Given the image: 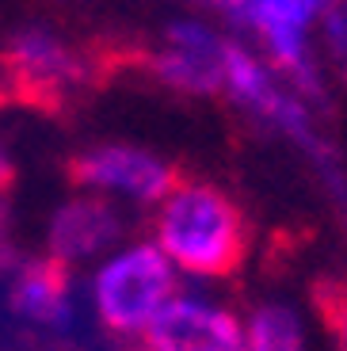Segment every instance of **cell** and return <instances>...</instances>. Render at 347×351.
<instances>
[{
  "instance_id": "cell-1",
  "label": "cell",
  "mask_w": 347,
  "mask_h": 351,
  "mask_svg": "<svg viewBox=\"0 0 347 351\" xmlns=\"http://www.w3.org/2000/svg\"><path fill=\"white\" fill-rule=\"evenodd\" d=\"M153 241L183 279H226L248 252V229L222 187L176 180L153 206Z\"/></svg>"
},
{
  "instance_id": "cell-2",
  "label": "cell",
  "mask_w": 347,
  "mask_h": 351,
  "mask_svg": "<svg viewBox=\"0 0 347 351\" xmlns=\"http://www.w3.org/2000/svg\"><path fill=\"white\" fill-rule=\"evenodd\" d=\"M180 287L183 275L176 271V263L160 252L153 237L122 241L96 260V271L88 282V302H92L96 321L111 336L138 340Z\"/></svg>"
},
{
  "instance_id": "cell-3",
  "label": "cell",
  "mask_w": 347,
  "mask_h": 351,
  "mask_svg": "<svg viewBox=\"0 0 347 351\" xmlns=\"http://www.w3.org/2000/svg\"><path fill=\"white\" fill-rule=\"evenodd\" d=\"M332 0H244L237 23H244L263 43L271 65L298 92H317L313 27L321 23Z\"/></svg>"
},
{
  "instance_id": "cell-4",
  "label": "cell",
  "mask_w": 347,
  "mask_h": 351,
  "mask_svg": "<svg viewBox=\"0 0 347 351\" xmlns=\"http://www.w3.org/2000/svg\"><path fill=\"white\" fill-rule=\"evenodd\" d=\"M141 351H244V317L226 302L180 287L138 336Z\"/></svg>"
},
{
  "instance_id": "cell-5",
  "label": "cell",
  "mask_w": 347,
  "mask_h": 351,
  "mask_svg": "<svg viewBox=\"0 0 347 351\" xmlns=\"http://www.w3.org/2000/svg\"><path fill=\"white\" fill-rule=\"evenodd\" d=\"M73 180L84 191L122 199L130 206H156L176 184V168L138 145H96L73 157Z\"/></svg>"
},
{
  "instance_id": "cell-6",
  "label": "cell",
  "mask_w": 347,
  "mask_h": 351,
  "mask_svg": "<svg viewBox=\"0 0 347 351\" xmlns=\"http://www.w3.org/2000/svg\"><path fill=\"white\" fill-rule=\"evenodd\" d=\"M226 92L283 134L305 145L313 141L309 107L302 104V92L294 84H278L275 69L252 50H244L241 43H226Z\"/></svg>"
},
{
  "instance_id": "cell-7",
  "label": "cell",
  "mask_w": 347,
  "mask_h": 351,
  "mask_svg": "<svg viewBox=\"0 0 347 351\" xmlns=\"http://www.w3.org/2000/svg\"><path fill=\"white\" fill-rule=\"evenodd\" d=\"M226 43L199 19H180L168 27L165 50L153 53V77L160 84L187 92V96H214L226 92Z\"/></svg>"
},
{
  "instance_id": "cell-8",
  "label": "cell",
  "mask_w": 347,
  "mask_h": 351,
  "mask_svg": "<svg viewBox=\"0 0 347 351\" xmlns=\"http://www.w3.org/2000/svg\"><path fill=\"white\" fill-rule=\"evenodd\" d=\"M122 233H126V221L119 206L107 195L84 191L53 210L50 229H46V248H50V260H58L61 267H77L122 245Z\"/></svg>"
},
{
  "instance_id": "cell-9",
  "label": "cell",
  "mask_w": 347,
  "mask_h": 351,
  "mask_svg": "<svg viewBox=\"0 0 347 351\" xmlns=\"http://www.w3.org/2000/svg\"><path fill=\"white\" fill-rule=\"evenodd\" d=\"M12 309L38 328H65L73 317L65 267L58 260H38L19 267L16 282H12Z\"/></svg>"
},
{
  "instance_id": "cell-10",
  "label": "cell",
  "mask_w": 347,
  "mask_h": 351,
  "mask_svg": "<svg viewBox=\"0 0 347 351\" xmlns=\"http://www.w3.org/2000/svg\"><path fill=\"white\" fill-rule=\"evenodd\" d=\"M8 62H12V73L23 84H35V88H61L80 77L73 50L58 35L43 31V27H27V31H19L12 38Z\"/></svg>"
},
{
  "instance_id": "cell-11",
  "label": "cell",
  "mask_w": 347,
  "mask_h": 351,
  "mask_svg": "<svg viewBox=\"0 0 347 351\" xmlns=\"http://www.w3.org/2000/svg\"><path fill=\"white\" fill-rule=\"evenodd\" d=\"M244 351H309L305 321L290 302H260L244 313Z\"/></svg>"
},
{
  "instance_id": "cell-12",
  "label": "cell",
  "mask_w": 347,
  "mask_h": 351,
  "mask_svg": "<svg viewBox=\"0 0 347 351\" xmlns=\"http://www.w3.org/2000/svg\"><path fill=\"white\" fill-rule=\"evenodd\" d=\"M321 43L324 50L336 58L339 65H347V4H339V0H332L328 8H324L321 16Z\"/></svg>"
},
{
  "instance_id": "cell-13",
  "label": "cell",
  "mask_w": 347,
  "mask_h": 351,
  "mask_svg": "<svg viewBox=\"0 0 347 351\" xmlns=\"http://www.w3.org/2000/svg\"><path fill=\"white\" fill-rule=\"evenodd\" d=\"M206 4H210V8H217V12H222V16H241V8H244V0H206Z\"/></svg>"
},
{
  "instance_id": "cell-14",
  "label": "cell",
  "mask_w": 347,
  "mask_h": 351,
  "mask_svg": "<svg viewBox=\"0 0 347 351\" xmlns=\"http://www.w3.org/2000/svg\"><path fill=\"white\" fill-rule=\"evenodd\" d=\"M12 180V168H8V157H4V153H0V187L8 184Z\"/></svg>"
},
{
  "instance_id": "cell-15",
  "label": "cell",
  "mask_w": 347,
  "mask_h": 351,
  "mask_svg": "<svg viewBox=\"0 0 347 351\" xmlns=\"http://www.w3.org/2000/svg\"><path fill=\"white\" fill-rule=\"evenodd\" d=\"M4 221L8 218H4V202H0V252H4Z\"/></svg>"
},
{
  "instance_id": "cell-16",
  "label": "cell",
  "mask_w": 347,
  "mask_h": 351,
  "mask_svg": "<svg viewBox=\"0 0 347 351\" xmlns=\"http://www.w3.org/2000/svg\"><path fill=\"white\" fill-rule=\"evenodd\" d=\"M344 343H347V321H344Z\"/></svg>"
}]
</instances>
